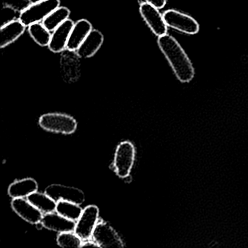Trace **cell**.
I'll list each match as a JSON object with an SVG mask.
<instances>
[{
  "mask_svg": "<svg viewBox=\"0 0 248 248\" xmlns=\"http://www.w3.org/2000/svg\"><path fill=\"white\" fill-rule=\"evenodd\" d=\"M76 51H69L62 55L61 59L62 73L65 79H77L80 75V62Z\"/></svg>",
  "mask_w": 248,
  "mask_h": 248,
  "instance_id": "obj_15",
  "label": "cell"
},
{
  "mask_svg": "<svg viewBox=\"0 0 248 248\" xmlns=\"http://www.w3.org/2000/svg\"><path fill=\"white\" fill-rule=\"evenodd\" d=\"M27 200L35 206L43 214L56 211L57 202L55 201L46 193L36 192L27 197Z\"/></svg>",
  "mask_w": 248,
  "mask_h": 248,
  "instance_id": "obj_18",
  "label": "cell"
},
{
  "mask_svg": "<svg viewBox=\"0 0 248 248\" xmlns=\"http://www.w3.org/2000/svg\"><path fill=\"white\" fill-rule=\"evenodd\" d=\"M82 211L83 210L82 207L79 206V204H76V203L64 201V200H60V201L57 202L56 213L69 220L78 221V219L82 215Z\"/></svg>",
  "mask_w": 248,
  "mask_h": 248,
  "instance_id": "obj_20",
  "label": "cell"
},
{
  "mask_svg": "<svg viewBox=\"0 0 248 248\" xmlns=\"http://www.w3.org/2000/svg\"><path fill=\"white\" fill-rule=\"evenodd\" d=\"M38 190V184L35 180L31 178L18 180L12 183L8 188V195L11 198H24Z\"/></svg>",
  "mask_w": 248,
  "mask_h": 248,
  "instance_id": "obj_17",
  "label": "cell"
},
{
  "mask_svg": "<svg viewBox=\"0 0 248 248\" xmlns=\"http://www.w3.org/2000/svg\"><path fill=\"white\" fill-rule=\"evenodd\" d=\"M99 209L95 205L87 206L76 222L74 232L83 241L92 238L93 232L98 222Z\"/></svg>",
  "mask_w": 248,
  "mask_h": 248,
  "instance_id": "obj_6",
  "label": "cell"
},
{
  "mask_svg": "<svg viewBox=\"0 0 248 248\" xmlns=\"http://www.w3.org/2000/svg\"><path fill=\"white\" fill-rule=\"evenodd\" d=\"M158 45L169 62L177 78L181 82H190L194 78V67L177 40L166 34L159 37Z\"/></svg>",
  "mask_w": 248,
  "mask_h": 248,
  "instance_id": "obj_1",
  "label": "cell"
},
{
  "mask_svg": "<svg viewBox=\"0 0 248 248\" xmlns=\"http://www.w3.org/2000/svg\"><path fill=\"white\" fill-rule=\"evenodd\" d=\"M11 207L18 216L31 224L40 223L44 215L24 198L14 199L11 202Z\"/></svg>",
  "mask_w": 248,
  "mask_h": 248,
  "instance_id": "obj_10",
  "label": "cell"
},
{
  "mask_svg": "<svg viewBox=\"0 0 248 248\" xmlns=\"http://www.w3.org/2000/svg\"><path fill=\"white\" fill-rule=\"evenodd\" d=\"M50 31L46 29L43 23H35L29 27V33L39 46H48L51 39Z\"/></svg>",
  "mask_w": 248,
  "mask_h": 248,
  "instance_id": "obj_21",
  "label": "cell"
},
{
  "mask_svg": "<svg viewBox=\"0 0 248 248\" xmlns=\"http://www.w3.org/2000/svg\"><path fill=\"white\" fill-rule=\"evenodd\" d=\"M39 124L47 131L69 135L75 133L78 123L75 118L61 113H47L39 119Z\"/></svg>",
  "mask_w": 248,
  "mask_h": 248,
  "instance_id": "obj_2",
  "label": "cell"
},
{
  "mask_svg": "<svg viewBox=\"0 0 248 248\" xmlns=\"http://www.w3.org/2000/svg\"><path fill=\"white\" fill-rule=\"evenodd\" d=\"M59 6L60 0H43L31 4L21 11L19 20L26 27L43 22L49 14Z\"/></svg>",
  "mask_w": 248,
  "mask_h": 248,
  "instance_id": "obj_3",
  "label": "cell"
},
{
  "mask_svg": "<svg viewBox=\"0 0 248 248\" xmlns=\"http://www.w3.org/2000/svg\"><path fill=\"white\" fill-rule=\"evenodd\" d=\"M91 239L99 248H124V244L118 233L108 223L98 220Z\"/></svg>",
  "mask_w": 248,
  "mask_h": 248,
  "instance_id": "obj_5",
  "label": "cell"
},
{
  "mask_svg": "<svg viewBox=\"0 0 248 248\" xmlns=\"http://www.w3.org/2000/svg\"><path fill=\"white\" fill-rule=\"evenodd\" d=\"M26 26L20 21L16 20L1 27L0 47L4 48L18 40L25 31Z\"/></svg>",
  "mask_w": 248,
  "mask_h": 248,
  "instance_id": "obj_16",
  "label": "cell"
},
{
  "mask_svg": "<svg viewBox=\"0 0 248 248\" xmlns=\"http://www.w3.org/2000/svg\"><path fill=\"white\" fill-rule=\"evenodd\" d=\"M40 1H43V0H29V2L31 4L35 3V2H40Z\"/></svg>",
  "mask_w": 248,
  "mask_h": 248,
  "instance_id": "obj_26",
  "label": "cell"
},
{
  "mask_svg": "<svg viewBox=\"0 0 248 248\" xmlns=\"http://www.w3.org/2000/svg\"><path fill=\"white\" fill-rule=\"evenodd\" d=\"M20 15H21V11H18L11 5H4L2 8V13H1L2 26L12 22L16 20L19 19Z\"/></svg>",
  "mask_w": 248,
  "mask_h": 248,
  "instance_id": "obj_23",
  "label": "cell"
},
{
  "mask_svg": "<svg viewBox=\"0 0 248 248\" xmlns=\"http://www.w3.org/2000/svg\"><path fill=\"white\" fill-rule=\"evenodd\" d=\"M70 14V11L68 8H65V7H59L54 10L51 14H49L42 23L47 30L53 31L61 24L69 19Z\"/></svg>",
  "mask_w": 248,
  "mask_h": 248,
  "instance_id": "obj_19",
  "label": "cell"
},
{
  "mask_svg": "<svg viewBox=\"0 0 248 248\" xmlns=\"http://www.w3.org/2000/svg\"><path fill=\"white\" fill-rule=\"evenodd\" d=\"M139 11L149 28L156 36L161 37L167 34L168 26L157 8L147 2H143L140 4Z\"/></svg>",
  "mask_w": 248,
  "mask_h": 248,
  "instance_id": "obj_9",
  "label": "cell"
},
{
  "mask_svg": "<svg viewBox=\"0 0 248 248\" xmlns=\"http://www.w3.org/2000/svg\"><path fill=\"white\" fill-rule=\"evenodd\" d=\"M75 23L67 19L53 31L48 47L53 53H61L66 50L71 31Z\"/></svg>",
  "mask_w": 248,
  "mask_h": 248,
  "instance_id": "obj_11",
  "label": "cell"
},
{
  "mask_svg": "<svg viewBox=\"0 0 248 248\" xmlns=\"http://www.w3.org/2000/svg\"><path fill=\"white\" fill-rule=\"evenodd\" d=\"M146 2L153 5L155 8L157 9H161L163 8L165 5H166V0H145Z\"/></svg>",
  "mask_w": 248,
  "mask_h": 248,
  "instance_id": "obj_24",
  "label": "cell"
},
{
  "mask_svg": "<svg viewBox=\"0 0 248 248\" xmlns=\"http://www.w3.org/2000/svg\"><path fill=\"white\" fill-rule=\"evenodd\" d=\"M104 35L101 31L92 30L76 53L80 59L92 57L99 50L104 43Z\"/></svg>",
  "mask_w": 248,
  "mask_h": 248,
  "instance_id": "obj_13",
  "label": "cell"
},
{
  "mask_svg": "<svg viewBox=\"0 0 248 248\" xmlns=\"http://www.w3.org/2000/svg\"><path fill=\"white\" fill-rule=\"evenodd\" d=\"M98 247V245H97V244L95 243V242H94L93 240L91 241L90 239H88V240L84 241L83 244H82V248H83V247Z\"/></svg>",
  "mask_w": 248,
  "mask_h": 248,
  "instance_id": "obj_25",
  "label": "cell"
},
{
  "mask_svg": "<svg viewBox=\"0 0 248 248\" xmlns=\"http://www.w3.org/2000/svg\"><path fill=\"white\" fill-rule=\"evenodd\" d=\"M56 241L62 248H82L84 242L75 232L59 233Z\"/></svg>",
  "mask_w": 248,
  "mask_h": 248,
  "instance_id": "obj_22",
  "label": "cell"
},
{
  "mask_svg": "<svg viewBox=\"0 0 248 248\" xmlns=\"http://www.w3.org/2000/svg\"><path fill=\"white\" fill-rule=\"evenodd\" d=\"M40 223L46 229L59 233L74 232L76 226V221L69 220L56 212L43 215Z\"/></svg>",
  "mask_w": 248,
  "mask_h": 248,
  "instance_id": "obj_12",
  "label": "cell"
},
{
  "mask_svg": "<svg viewBox=\"0 0 248 248\" xmlns=\"http://www.w3.org/2000/svg\"><path fill=\"white\" fill-rule=\"evenodd\" d=\"M92 30V25L88 20H79L75 23L69 36L66 50L77 51Z\"/></svg>",
  "mask_w": 248,
  "mask_h": 248,
  "instance_id": "obj_14",
  "label": "cell"
},
{
  "mask_svg": "<svg viewBox=\"0 0 248 248\" xmlns=\"http://www.w3.org/2000/svg\"><path fill=\"white\" fill-rule=\"evenodd\" d=\"M163 18L168 27L187 34H197L200 30L198 23L194 18L174 10L165 11Z\"/></svg>",
  "mask_w": 248,
  "mask_h": 248,
  "instance_id": "obj_7",
  "label": "cell"
},
{
  "mask_svg": "<svg viewBox=\"0 0 248 248\" xmlns=\"http://www.w3.org/2000/svg\"><path fill=\"white\" fill-rule=\"evenodd\" d=\"M135 157L136 149L131 142L125 140L118 145L114 154V168L120 178H125L130 175Z\"/></svg>",
  "mask_w": 248,
  "mask_h": 248,
  "instance_id": "obj_4",
  "label": "cell"
},
{
  "mask_svg": "<svg viewBox=\"0 0 248 248\" xmlns=\"http://www.w3.org/2000/svg\"><path fill=\"white\" fill-rule=\"evenodd\" d=\"M45 193L56 202L64 200L80 205L85 200V194L82 190L61 184H51L48 186L45 190Z\"/></svg>",
  "mask_w": 248,
  "mask_h": 248,
  "instance_id": "obj_8",
  "label": "cell"
}]
</instances>
